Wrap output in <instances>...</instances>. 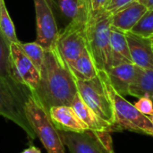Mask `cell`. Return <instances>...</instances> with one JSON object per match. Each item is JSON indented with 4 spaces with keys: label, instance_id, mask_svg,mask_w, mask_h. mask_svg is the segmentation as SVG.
Here are the masks:
<instances>
[{
    "label": "cell",
    "instance_id": "6da1fadb",
    "mask_svg": "<svg viewBox=\"0 0 153 153\" xmlns=\"http://www.w3.org/2000/svg\"><path fill=\"white\" fill-rule=\"evenodd\" d=\"M77 93L76 80L56 47L46 50L40 81L31 95L48 112L52 107L71 106Z\"/></svg>",
    "mask_w": 153,
    "mask_h": 153
},
{
    "label": "cell",
    "instance_id": "7a4b0ae2",
    "mask_svg": "<svg viewBox=\"0 0 153 153\" xmlns=\"http://www.w3.org/2000/svg\"><path fill=\"white\" fill-rule=\"evenodd\" d=\"M108 89L112 101L115 120L108 132L131 131L147 134L153 137V124L149 117L140 112L134 104L117 92L109 82L108 77Z\"/></svg>",
    "mask_w": 153,
    "mask_h": 153
},
{
    "label": "cell",
    "instance_id": "3957f363",
    "mask_svg": "<svg viewBox=\"0 0 153 153\" xmlns=\"http://www.w3.org/2000/svg\"><path fill=\"white\" fill-rule=\"evenodd\" d=\"M24 111L30 127L48 153H65L59 130L53 124L48 112L32 95L26 101Z\"/></svg>",
    "mask_w": 153,
    "mask_h": 153
},
{
    "label": "cell",
    "instance_id": "277c9868",
    "mask_svg": "<svg viewBox=\"0 0 153 153\" xmlns=\"http://www.w3.org/2000/svg\"><path fill=\"white\" fill-rule=\"evenodd\" d=\"M110 28L111 14L104 12L85 32L87 49L99 72L112 67Z\"/></svg>",
    "mask_w": 153,
    "mask_h": 153
},
{
    "label": "cell",
    "instance_id": "5b68a950",
    "mask_svg": "<svg viewBox=\"0 0 153 153\" xmlns=\"http://www.w3.org/2000/svg\"><path fill=\"white\" fill-rule=\"evenodd\" d=\"M79 96L84 103L104 120L114 123L115 115L108 89V74L100 71L97 77L89 81H77Z\"/></svg>",
    "mask_w": 153,
    "mask_h": 153
},
{
    "label": "cell",
    "instance_id": "8992f818",
    "mask_svg": "<svg viewBox=\"0 0 153 153\" xmlns=\"http://www.w3.org/2000/svg\"><path fill=\"white\" fill-rule=\"evenodd\" d=\"M70 153H108L113 148L110 133L88 130L82 133L59 131Z\"/></svg>",
    "mask_w": 153,
    "mask_h": 153
},
{
    "label": "cell",
    "instance_id": "52a82bcc",
    "mask_svg": "<svg viewBox=\"0 0 153 153\" xmlns=\"http://www.w3.org/2000/svg\"><path fill=\"white\" fill-rule=\"evenodd\" d=\"M36 13V42L46 50L56 47L60 29L50 0H33Z\"/></svg>",
    "mask_w": 153,
    "mask_h": 153
},
{
    "label": "cell",
    "instance_id": "ba28073f",
    "mask_svg": "<svg viewBox=\"0 0 153 153\" xmlns=\"http://www.w3.org/2000/svg\"><path fill=\"white\" fill-rule=\"evenodd\" d=\"M56 47L65 63L70 65L87 48L84 30L74 22L68 23L60 30Z\"/></svg>",
    "mask_w": 153,
    "mask_h": 153
},
{
    "label": "cell",
    "instance_id": "9c48e42d",
    "mask_svg": "<svg viewBox=\"0 0 153 153\" xmlns=\"http://www.w3.org/2000/svg\"><path fill=\"white\" fill-rule=\"evenodd\" d=\"M0 116L11 120L21 127L30 141L37 137L26 117L24 104L10 89L2 83H0Z\"/></svg>",
    "mask_w": 153,
    "mask_h": 153
},
{
    "label": "cell",
    "instance_id": "30bf717a",
    "mask_svg": "<svg viewBox=\"0 0 153 153\" xmlns=\"http://www.w3.org/2000/svg\"><path fill=\"white\" fill-rule=\"evenodd\" d=\"M20 42L10 44L12 65L16 79L32 94L39 86L40 72L22 51Z\"/></svg>",
    "mask_w": 153,
    "mask_h": 153
},
{
    "label": "cell",
    "instance_id": "8fae6325",
    "mask_svg": "<svg viewBox=\"0 0 153 153\" xmlns=\"http://www.w3.org/2000/svg\"><path fill=\"white\" fill-rule=\"evenodd\" d=\"M10 42L0 31V83L10 89L13 94L25 105L31 92L24 85L19 82L13 73Z\"/></svg>",
    "mask_w": 153,
    "mask_h": 153
},
{
    "label": "cell",
    "instance_id": "7c38bea8",
    "mask_svg": "<svg viewBox=\"0 0 153 153\" xmlns=\"http://www.w3.org/2000/svg\"><path fill=\"white\" fill-rule=\"evenodd\" d=\"M130 56L134 65L153 70V42L152 38H145L132 31L126 32Z\"/></svg>",
    "mask_w": 153,
    "mask_h": 153
},
{
    "label": "cell",
    "instance_id": "4fadbf2b",
    "mask_svg": "<svg viewBox=\"0 0 153 153\" xmlns=\"http://www.w3.org/2000/svg\"><path fill=\"white\" fill-rule=\"evenodd\" d=\"M48 114L53 124L59 131L82 133L90 130L71 106L52 107Z\"/></svg>",
    "mask_w": 153,
    "mask_h": 153
},
{
    "label": "cell",
    "instance_id": "5bb4252c",
    "mask_svg": "<svg viewBox=\"0 0 153 153\" xmlns=\"http://www.w3.org/2000/svg\"><path fill=\"white\" fill-rule=\"evenodd\" d=\"M109 0H78V14L72 21L81 27L84 32L96 22V20L106 12Z\"/></svg>",
    "mask_w": 153,
    "mask_h": 153
},
{
    "label": "cell",
    "instance_id": "9a60e30c",
    "mask_svg": "<svg viewBox=\"0 0 153 153\" xmlns=\"http://www.w3.org/2000/svg\"><path fill=\"white\" fill-rule=\"evenodd\" d=\"M148 9L137 0L111 15V25L124 32L131 31Z\"/></svg>",
    "mask_w": 153,
    "mask_h": 153
},
{
    "label": "cell",
    "instance_id": "2e32d148",
    "mask_svg": "<svg viewBox=\"0 0 153 153\" xmlns=\"http://www.w3.org/2000/svg\"><path fill=\"white\" fill-rule=\"evenodd\" d=\"M106 73L110 84L117 92L124 97L129 95L136 73V65L133 63H124L111 67Z\"/></svg>",
    "mask_w": 153,
    "mask_h": 153
},
{
    "label": "cell",
    "instance_id": "e0dca14e",
    "mask_svg": "<svg viewBox=\"0 0 153 153\" xmlns=\"http://www.w3.org/2000/svg\"><path fill=\"white\" fill-rule=\"evenodd\" d=\"M71 107L75 111L80 119L88 126V128L94 132H108L111 124L99 115H97L91 108H89L82 98L77 95L74 99Z\"/></svg>",
    "mask_w": 153,
    "mask_h": 153
},
{
    "label": "cell",
    "instance_id": "ac0fdd59",
    "mask_svg": "<svg viewBox=\"0 0 153 153\" xmlns=\"http://www.w3.org/2000/svg\"><path fill=\"white\" fill-rule=\"evenodd\" d=\"M109 37L112 52V67L124 63H133L126 32L111 25Z\"/></svg>",
    "mask_w": 153,
    "mask_h": 153
},
{
    "label": "cell",
    "instance_id": "d6986e66",
    "mask_svg": "<svg viewBox=\"0 0 153 153\" xmlns=\"http://www.w3.org/2000/svg\"><path fill=\"white\" fill-rule=\"evenodd\" d=\"M129 95L135 98L148 97L153 101V70L136 66L134 82L130 87Z\"/></svg>",
    "mask_w": 153,
    "mask_h": 153
},
{
    "label": "cell",
    "instance_id": "ffe728a7",
    "mask_svg": "<svg viewBox=\"0 0 153 153\" xmlns=\"http://www.w3.org/2000/svg\"><path fill=\"white\" fill-rule=\"evenodd\" d=\"M67 65L77 81H89L97 77L99 74V71L97 70L87 48L75 61Z\"/></svg>",
    "mask_w": 153,
    "mask_h": 153
},
{
    "label": "cell",
    "instance_id": "44dd1931",
    "mask_svg": "<svg viewBox=\"0 0 153 153\" xmlns=\"http://www.w3.org/2000/svg\"><path fill=\"white\" fill-rule=\"evenodd\" d=\"M55 15L59 13L66 21V25L78 14V0H50Z\"/></svg>",
    "mask_w": 153,
    "mask_h": 153
},
{
    "label": "cell",
    "instance_id": "7402d4cb",
    "mask_svg": "<svg viewBox=\"0 0 153 153\" xmlns=\"http://www.w3.org/2000/svg\"><path fill=\"white\" fill-rule=\"evenodd\" d=\"M0 31L10 43H19L15 27L12 21L4 0H0Z\"/></svg>",
    "mask_w": 153,
    "mask_h": 153
},
{
    "label": "cell",
    "instance_id": "603a6c76",
    "mask_svg": "<svg viewBox=\"0 0 153 153\" xmlns=\"http://www.w3.org/2000/svg\"><path fill=\"white\" fill-rule=\"evenodd\" d=\"M20 47L22 48V49L25 53V55L30 59V61L33 63V65L40 72L42 64H43V60H44V56H45L46 49L44 48H42L36 41L27 42V43L20 42Z\"/></svg>",
    "mask_w": 153,
    "mask_h": 153
},
{
    "label": "cell",
    "instance_id": "cb8c5ba5",
    "mask_svg": "<svg viewBox=\"0 0 153 153\" xmlns=\"http://www.w3.org/2000/svg\"><path fill=\"white\" fill-rule=\"evenodd\" d=\"M132 32L145 37L152 38L153 36V9H148L138 23L131 30Z\"/></svg>",
    "mask_w": 153,
    "mask_h": 153
},
{
    "label": "cell",
    "instance_id": "d4e9b609",
    "mask_svg": "<svg viewBox=\"0 0 153 153\" xmlns=\"http://www.w3.org/2000/svg\"><path fill=\"white\" fill-rule=\"evenodd\" d=\"M135 108L146 116L153 115V101L148 97L139 98L138 101L134 104Z\"/></svg>",
    "mask_w": 153,
    "mask_h": 153
},
{
    "label": "cell",
    "instance_id": "484cf974",
    "mask_svg": "<svg viewBox=\"0 0 153 153\" xmlns=\"http://www.w3.org/2000/svg\"><path fill=\"white\" fill-rule=\"evenodd\" d=\"M137 0H109L108 4L107 6L106 12L109 14L113 15L117 12L120 11L121 9L126 7L127 5L131 4L132 3Z\"/></svg>",
    "mask_w": 153,
    "mask_h": 153
},
{
    "label": "cell",
    "instance_id": "4316f807",
    "mask_svg": "<svg viewBox=\"0 0 153 153\" xmlns=\"http://www.w3.org/2000/svg\"><path fill=\"white\" fill-rule=\"evenodd\" d=\"M22 153H41L40 150L35 146H30L27 149H25Z\"/></svg>",
    "mask_w": 153,
    "mask_h": 153
},
{
    "label": "cell",
    "instance_id": "83f0119b",
    "mask_svg": "<svg viewBox=\"0 0 153 153\" xmlns=\"http://www.w3.org/2000/svg\"><path fill=\"white\" fill-rule=\"evenodd\" d=\"M138 1L143 4L149 9H153V0H138Z\"/></svg>",
    "mask_w": 153,
    "mask_h": 153
},
{
    "label": "cell",
    "instance_id": "f1b7e54d",
    "mask_svg": "<svg viewBox=\"0 0 153 153\" xmlns=\"http://www.w3.org/2000/svg\"><path fill=\"white\" fill-rule=\"evenodd\" d=\"M108 153H115V152H114V149H113V148L109 149V150H108Z\"/></svg>",
    "mask_w": 153,
    "mask_h": 153
},
{
    "label": "cell",
    "instance_id": "f546056e",
    "mask_svg": "<svg viewBox=\"0 0 153 153\" xmlns=\"http://www.w3.org/2000/svg\"><path fill=\"white\" fill-rule=\"evenodd\" d=\"M148 117H149L150 120L152 121V124H153V115H152V116H148Z\"/></svg>",
    "mask_w": 153,
    "mask_h": 153
},
{
    "label": "cell",
    "instance_id": "4dcf8cb0",
    "mask_svg": "<svg viewBox=\"0 0 153 153\" xmlns=\"http://www.w3.org/2000/svg\"><path fill=\"white\" fill-rule=\"evenodd\" d=\"M152 42H153V36H152Z\"/></svg>",
    "mask_w": 153,
    "mask_h": 153
}]
</instances>
